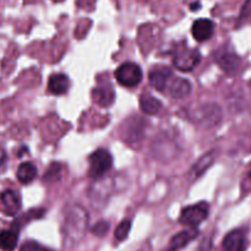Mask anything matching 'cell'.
I'll use <instances>...</instances> for the list:
<instances>
[{
    "label": "cell",
    "instance_id": "5bb4252c",
    "mask_svg": "<svg viewBox=\"0 0 251 251\" xmlns=\"http://www.w3.org/2000/svg\"><path fill=\"white\" fill-rule=\"evenodd\" d=\"M69 85H70V82H69L68 76L64 75V74H56L49 78L48 90L53 95L60 96L68 92Z\"/></svg>",
    "mask_w": 251,
    "mask_h": 251
},
{
    "label": "cell",
    "instance_id": "603a6c76",
    "mask_svg": "<svg viewBox=\"0 0 251 251\" xmlns=\"http://www.w3.org/2000/svg\"><path fill=\"white\" fill-rule=\"evenodd\" d=\"M200 7H201V4L199 1L191 2V4H190V9L193 10V11H196V10H199Z\"/></svg>",
    "mask_w": 251,
    "mask_h": 251
},
{
    "label": "cell",
    "instance_id": "7a4b0ae2",
    "mask_svg": "<svg viewBox=\"0 0 251 251\" xmlns=\"http://www.w3.org/2000/svg\"><path fill=\"white\" fill-rule=\"evenodd\" d=\"M115 78L125 87H136L142 80V70L137 64L124 63L115 70Z\"/></svg>",
    "mask_w": 251,
    "mask_h": 251
},
{
    "label": "cell",
    "instance_id": "5b68a950",
    "mask_svg": "<svg viewBox=\"0 0 251 251\" xmlns=\"http://www.w3.org/2000/svg\"><path fill=\"white\" fill-rule=\"evenodd\" d=\"M247 237L240 229L232 230L223 239V251H245L247 250Z\"/></svg>",
    "mask_w": 251,
    "mask_h": 251
},
{
    "label": "cell",
    "instance_id": "44dd1931",
    "mask_svg": "<svg viewBox=\"0 0 251 251\" xmlns=\"http://www.w3.org/2000/svg\"><path fill=\"white\" fill-rule=\"evenodd\" d=\"M20 251H53V250L44 247V245L39 244V243L33 242V240H28V242L24 243V244L21 245Z\"/></svg>",
    "mask_w": 251,
    "mask_h": 251
},
{
    "label": "cell",
    "instance_id": "2e32d148",
    "mask_svg": "<svg viewBox=\"0 0 251 251\" xmlns=\"http://www.w3.org/2000/svg\"><path fill=\"white\" fill-rule=\"evenodd\" d=\"M191 83L186 78L176 77L169 86V95L173 98H184L190 95Z\"/></svg>",
    "mask_w": 251,
    "mask_h": 251
},
{
    "label": "cell",
    "instance_id": "9c48e42d",
    "mask_svg": "<svg viewBox=\"0 0 251 251\" xmlns=\"http://www.w3.org/2000/svg\"><path fill=\"white\" fill-rule=\"evenodd\" d=\"M0 201H1L2 210L7 216H14L21 208V200L16 191L14 190H5L0 195Z\"/></svg>",
    "mask_w": 251,
    "mask_h": 251
},
{
    "label": "cell",
    "instance_id": "6da1fadb",
    "mask_svg": "<svg viewBox=\"0 0 251 251\" xmlns=\"http://www.w3.org/2000/svg\"><path fill=\"white\" fill-rule=\"evenodd\" d=\"M88 225V216L83 207L78 205H71L66 207L64 213V232L69 239L80 240L83 237L86 227Z\"/></svg>",
    "mask_w": 251,
    "mask_h": 251
},
{
    "label": "cell",
    "instance_id": "30bf717a",
    "mask_svg": "<svg viewBox=\"0 0 251 251\" xmlns=\"http://www.w3.org/2000/svg\"><path fill=\"white\" fill-rule=\"evenodd\" d=\"M196 235H198V230L193 229V228L178 233V234L174 235L171 239V242H169L168 251H178L183 249V248H185L191 240L195 239Z\"/></svg>",
    "mask_w": 251,
    "mask_h": 251
},
{
    "label": "cell",
    "instance_id": "9a60e30c",
    "mask_svg": "<svg viewBox=\"0 0 251 251\" xmlns=\"http://www.w3.org/2000/svg\"><path fill=\"white\" fill-rule=\"evenodd\" d=\"M215 159H216L215 151H210L207 152V153H205L202 157H200V158L198 159V162H196L195 164H194L190 176L195 179L199 178V176H201L208 168H210L211 166H212Z\"/></svg>",
    "mask_w": 251,
    "mask_h": 251
},
{
    "label": "cell",
    "instance_id": "ba28073f",
    "mask_svg": "<svg viewBox=\"0 0 251 251\" xmlns=\"http://www.w3.org/2000/svg\"><path fill=\"white\" fill-rule=\"evenodd\" d=\"M201 55L198 50H185L174 58V65L181 71H191L199 63Z\"/></svg>",
    "mask_w": 251,
    "mask_h": 251
},
{
    "label": "cell",
    "instance_id": "7402d4cb",
    "mask_svg": "<svg viewBox=\"0 0 251 251\" xmlns=\"http://www.w3.org/2000/svg\"><path fill=\"white\" fill-rule=\"evenodd\" d=\"M108 229H109V223L105 222V221H100L97 225H95L92 227V233L98 237H103L104 234H107Z\"/></svg>",
    "mask_w": 251,
    "mask_h": 251
},
{
    "label": "cell",
    "instance_id": "8fae6325",
    "mask_svg": "<svg viewBox=\"0 0 251 251\" xmlns=\"http://www.w3.org/2000/svg\"><path fill=\"white\" fill-rule=\"evenodd\" d=\"M216 60H217V64L221 66V69L228 74L237 73L240 65V59L235 54L228 53V51L218 54Z\"/></svg>",
    "mask_w": 251,
    "mask_h": 251
},
{
    "label": "cell",
    "instance_id": "ac0fdd59",
    "mask_svg": "<svg viewBox=\"0 0 251 251\" xmlns=\"http://www.w3.org/2000/svg\"><path fill=\"white\" fill-rule=\"evenodd\" d=\"M140 107L142 112L149 115L157 114L162 109V103L157 98L152 97L150 95H142L140 98Z\"/></svg>",
    "mask_w": 251,
    "mask_h": 251
},
{
    "label": "cell",
    "instance_id": "d4e9b609",
    "mask_svg": "<svg viewBox=\"0 0 251 251\" xmlns=\"http://www.w3.org/2000/svg\"><path fill=\"white\" fill-rule=\"evenodd\" d=\"M249 176H250V179H251V171H250V173H249Z\"/></svg>",
    "mask_w": 251,
    "mask_h": 251
},
{
    "label": "cell",
    "instance_id": "ffe728a7",
    "mask_svg": "<svg viewBox=\"0 0 251 251\" xmlns=\"http://www.w3.org/2000/svg\"><path fill=\"white\" fill-rule=\"evenodd\" d=\"M130 229H131V221L124 220L123 222H120V225L118 226L114 232L115 239L119 240V242L125 240L127 238V235H129Z\"/></svg>",
    "mask_w": 251,
    "mask_h": 251
},
{
    "label": "cell",
    "instance_id": "277c9868",
    "mask_svg": "<svg viewBox=\"0 0 251 251\" xmlns=\"http://www.w3.org/2000/svg\"><path fill=\"white\" fill-rule=\"evenodd\" d=\"M88 162H90V176L92 178H100L112 168L113 157L107 150L100 149L91 154Z\"/></svg>",
    "mask_w": 251,
    "mask_h": 251
},
{
    "label": "cell",
    "instance_id": "8992f818",
    "mask_svg": "<svg viewBox=\"0 0 251 251\" xmlns=\"http://www.w3.org/2000/svg\"><path fill=\"white\" fill-rule=\"evenodd\" d=\"M171 77L172 71L168 68L158 66V68H154L153 70L150 71L149 81L154 90L159 91V92H164L169 81H171Z\"/></svg>",
    "mask_w": 251,
    "mask_h": 251
},
{
    "label": "cell",
    "instance_id": "3957f363",
    "mask_svg": "<svg viewBox=\"0 0 251 251\" xmlns=\"http://www.w3.org/2000/svg\"><path fill=\"white\" fill-rule=\"evenodd\" d=\"M207 216L208 205L206 202H200L198 205L188 206V207L184 208L181 211L179 221H180L181 225L195 229L201 222H203L207 218Z\"/></svg>",
    "mask_w": 251,
    "mask_h": 251
},
{
    "label": "cell",
    "instance_id": "4fadbf2b",
    "mask_svg": "<svg viewBox=\"0 0 251 251\" xmlns=\"http://www.w3.org/2000/svg\"><path fill=\"white\" fill-rule=\"evenodd\" d=\"M19 243V229L12 227L0 232V249L2 251H14Z\"/></svg>",
    "mask_w": 251,
    "mask_h": 251
},
{
    "label": "cell",
    "instance_id": "52a82bcc",
    "mask_svg": "<svg viewBox=\"0 0 251 251\" xmlns=\"http://www.w3.org/2000/svg\"><path fill=\"white\" fill-rule=\"evenodd\" d=\"M215 31V24L208 19H199L196 20L191 27V33L193 37L198 42H205L212 37Z\"/></svg>",
    "mask_w": 251,
    "mask_h": 251
},
{
    "label": "cell",
    "instance_id": "d6986e66",
    "mask_svg": "<svg viewBox=\"0 0 251 251\" xmlns=\"http://www.w3.org/2000/svg\"><path fill=\"white\" fill-rule=\"evenodd\" d=\"M61 171H63V167L60 163H51V166L47 169L46 174H44L43 180L49 181V183L58 181L61 176Z\"/></svg>",
    "mask_w": 251,
    "mask_h": 251
},
{
    "label": "cell",
    "instance_id": "e0dca14e",
    "mask_svg": "<svg viewBox=\"0 0 251 251\" xmlns=\"http://www.w3.org/2000/svg\"><path fill=\"white\" fill-rule=\"evenodd\" d=\"M37 174H38V172H37L36 166L29 163V162H26V163H22L21 166L19 167L16 176L17 179H19L20 183L29 184L36 179Z\"/></svg>",
    "mask_w": 251,
    "mask_h": 251
},
{
    "label": "cell",
    "instance_id": "cb8c5ba5",
    "mask_svg": "<svg viewBox=\"0 0 251 251\" xmlns=\"http://www.w3.org/2000/svg\"><path fill=\"white\" fill-rule=\"evenodd\" d=\"M249 87H250V91H251V81L249 82Z\"/></svg>",
    "mask_w": 251,
    "mask_h": 251
},
{
    "label": "cell",
    "instance_id": "7c38bea8",
    "mask_svg": "<svg viewBox=\"0 0 251 251\" xmlns=\"http://www.w3.org/2000/svg\"><path fill=\"white\" fill-rule=\"evenodd\" d=\"M92 100L93 102L97 103L100 107H109L115 100L114 91H113V88H110V86H108V87H105V86L96 87L92 91Z\"/></svg>",
    "mask_w": 251,
    "mask_h": 251
}]
</instances>
